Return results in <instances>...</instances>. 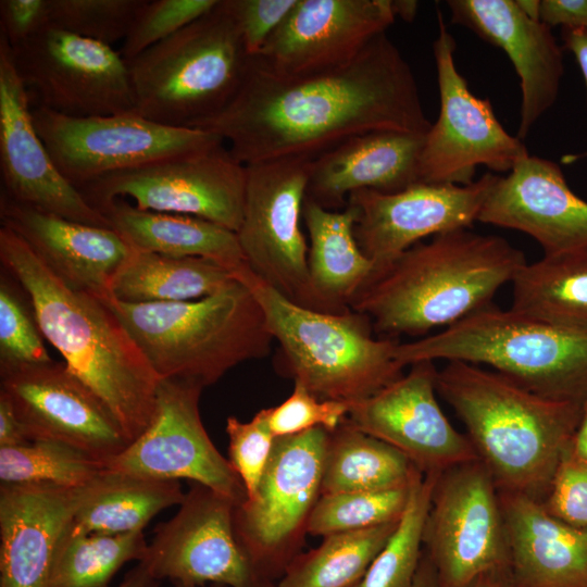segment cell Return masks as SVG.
Listing matches in <instances>:
<instances>
[{"label":"cell","instance_id":"obj_24","mask_svg":"<svg viewBox=\"0 0 587 587\" xmlns=\"http://www.w3.org/2000/svg\"><path fill=\"white\" fill-rule=\"evenodd\" d=\"M451 22L499 47L520 78L516 137L524 139L557 101L564 74L562 47L551 27L527 16L515 0H449Z\"/></svg>","mask_w":587,"mask_h":587},{"label":"cell","instance_id":"obj_5","mask_svg":"<svg viewBox=\"0 0 587 587\" xmlns=\"http://www.w3.org/2000/svg\"><path fill=\"white\" fill-rule=\"evenodd\" d=\"M103 300L160 379L204 388L234 366L266 357L274 340L260 303L237 278L213 295L190 301Z\"/></svg>","mask_w":587,"mask_h":587},{"label":"cell","instance_id":"obj_12","mask_svg":"<svg viewBox=\"0 0 587 587\" xmlns=\"http://www.w3.org/2000/svg\"><path fill=\"white\" fill-rule=\"evenodd\" d=\"M433 45L439 89V115L425 134L419 182L470 185L478 165L511 171L528 153L498 121L489 99L472 93L454 63L455 41L438 12Z\"/></svg>","mask_w":587,"mask_h":587},{"label":"cell","instance_id":"obj_33","mask_svg":"<svg viewBox=\"0 0 587 587\" xmlns=\"http://www.w3.org/2000/svg\"><path fill=\"white\" fill-rule=\"evenodd\" d=\"M421 474L402 452L346 417L328 435L321 496L409 487Z\"/></svg>","mask_w":587,"mask_h":587},{"label":"cell","instance_id":"obj_40","mask_svg":"<svg viewBox=\"0 0 587 587\" xmlns=\"http://www.w3.org/2000/svg\"><path fill=\"white\" fill-rule=\"evenodd\" d=\"M146 0H49L48 23L105 45L124 40Z\"/></svg>","mask_w":587,"mask_h":587},{"label":"cell","instance_id":"obj_56","mask_svg":"<svg viewBox=\"0 0 587 587\" xmlns=\"http://www.w3.org/2000/svg\"><path fill=\"white\" fill-rule=\"evenodd\" d=\"M520 9L530 18L539 20L540 0H515Z\"/></svg>","mask_w":587,"mask_h":587},{"label":"cell","instance_id":"obj_22","mask_svg":"<svg viewBox=\"0 0 587 587\" xmlns=\"http://www.w3.org/2000/svg\"><path fill=\"white\" fill-rule=\"evenodd\" d=\"M395 17L391 0H297L254 58L278 76L332 70L353 60Z\"/></svg>","mask_w":587,"mask_h":587},{"label":"cell","instance_id":"obj_43","mask_svg":"<svg viewBox=\"0 0 587 587\" xmlns=\"http://www.w3.org/2000/svg\"><path fill=\"white\" fill-rule=\"evenodd\" d=\"M226 433L228 461L241 478L249 499L258 488L276 439L267 422V410L259 411L249 422L228 416Z\"/></svg>","mask_w":587,"mask_h":587},{"label":"cell","instance_id":"obj_3","mask_svg":"<svg viewBox=\"0 0 587 587\" xmlns=\"http://www.w3.org/2000/svg\"><path fill=\"white\" fill-rule=\"evenodd\" d=\"M525 263L524 253L500 236L450 230L376 271L350 309L366 316L380 337L425 335L491 304Z\"/></svg>","mask_w":587,"mask_h":587},{"label":"cell","instance_id":"obj_47","mask_svg":"<svg viewBox=\"0 0 587 587\" xmlns=\"http://www.w3.org/2000/svg\"><path fill=\"white\" fill-rule=\"evenodd\" d=\"M49 0H1L0 35L15 49L36 36L48 23Z\"/></svg>","mask_w":587,"mask_h":587},{"label":"cell","instance_id":"obj_19","mask_svg":"<svg viewBox=\"0 0 587 587\" xmlns=\"http://www.w3.org/2000/svg\"><path fill=\"white\" fill-rule=\"evenodd\" d=\"M0 394L34 440H53L105 462L129 444L105 404L65 363L0 370Z\"/></svg>","mask_w":587,"mask_h":587},{"label":"cell","instance_id":"obj_37","mask_svg":"<svg viewBox=\"0 0 587 587\" xmlns=\"http://www.w3.org/2000/svg\"><path fill=\"white\" fill-rule=\"evenodd\" d=\"M104 463L70 445L34 440L0 448V479L9 485L80 487L97 479Z\"/></svg>","mask_w":587,"mask_h":587},{"label":"cell","instance_id":"obj_51","mask_svg":"<svg viewBox=\"0 0 587 587\" xmlns=\"http://www.w3.org/2000/svg\"><path fill=\"white\" fill-rule=\"evenodd\" d=\"M463 587H513L509 569L484 572Z\"/></svg>","mask_w":587,"mask_h":587},{"label":"cell","instance_id":"obj_44","mask_svg":"<svg viewBox=\"0 0 587 587\" xmlns=\"http://www.w3.org/2000/svg\"><path fill=\"white\" fill-rule=\"evenodd\" d=\"M350 403L320 400L304 386L294 383L291 395L280 404L268 408L267 422L275 437L300 434L316 427L332 432L347 417Z\"/></svg>","mask_w":587,"mask_h":587},{"label":"cell","instance_id":"obj_46","mask_svg":"<svg viewBox=\"0 0 587 587\" xmlns=\"http://www.w3.org/2000/svg\"><path fill=\"white\" fill-rule=\"evenodd\" d=\"M245 48L258 55L297 3V0H226Z\"/></svg>","mask_w":587,"mask_h":587},{"label":"cell","instance_id":"obj_52","mask_svg":"<svg viewBox=\"0 0 587 587\" xmlns=\"http://www.w3.org/2000/svg\"><path fill=\"white\" fill-rule=\"evenodd\" d=\"M161 580L154 578L140 563L134 566L116 587H160ZM110 587V586H109Z\"/></svg>","mask_w":587,"mask_h":587},{"label":"cell","instance_id":"obj_28","mask_svg":"<svg viewBox=\"0 0 587 587\" xmlns=\"http://www.w3.org/2000/svg\"><path fill=\"white\" fill-rule=\"evenodd\" d=\"M499 499L512 586L587 587V529L554 517L528 496L499 491Z\"/></svg>","mask_w":587,"mask_h":587},{"label":"cell","instance_id":"obj_48","mask_svg":"<svg viewBox=\"0 0 587 587\" xmlns=\"http://www.w3.org/2000/svg\"><path fill=\"white\" fill-rule=\"evenodd\" d=\"M539 20L551 28L587 30V0H540Z\"/></svg>","mask_w":587,"mask_h":587},{"label":"cell","instance_id":"obj_21","mask_svg":"<svg viewBox=\"0 0 587 587\" xmlns=\"http://www.w3.org/2000/svg\"><path fill=\"white\" fill-rule=\"evenodd\" d=\"M0 168L3 191L12 200L71 221L112 228L58 170L34 125L30 97L12 49L0 35Z\"/></svg>","mask_w":587,"mask_h":587},{"label":"cell","instance_id":"obj_58","mask_svg":"<svg viewBox=\"0 0 587 587\" xmlns=\"http://www.w3.org/2000/svg\"><path fill=\"white\" fill-rule=\"evenodd\" d=\"M360 583H361V582H360ZM360 583L354 584V585H352V586H350V587H360Z\"/></svg>","mask_w":587,"mask_h":587},{"label":"cell","instance_id":"obj_31","mask_svg":"<svg viewBox=\"0 0 587 587\" xmlns=\"http://www.w3.org/2000/svg\"><path fill=\"white\" fill-rule=\"evenodd\" d=\"M511 284L512 311L560 328L587 332V248L526 262Z\"/></svg>","mask_w":587,"mask_h":587},{"label":"cell","instance_id":"obj_53","mask_svg":"<svg viewBox=\"0 0 587 587\" xmlns=\"http://www.w3.org/2000/svg\"><path fill=\"white\" fill-rule=\"evenodd\" d=\"M572 453L587 461V401L584 402L582 416L571 444Z\"/></svg>","mask_w":587,"mask_h":587},{"label":"cell","instance_id":"obj_36","mask_svg":"<svg viewBox=\"0 0 587 587\" xmlns=\"http://www.w3.org/2000/svg\"><path fill=\"white\" fill-rule=\"evenodd\" d=\"M148 542L143 532L107 535L64 530L51 566L48 587H109L127 562H140Z\"/></svg>","mask_w":587,"mask_h":587},{"label":"cell","instance_id":"obj_8","mask_svg":"<svg viewBox=\"0 0 587 587\" xmlns=\"http://www.w3.org/2000/svg\"><path fill=\"white\" fill-rule=\"evenodd\" d=\"M251 57L226 0L126 62L134 113L192 128L221 112L239 90Z\"/></svg>","mask_w":587,"mask_h":587},{"label":"cell","instance_id":"obj_7","mask_svg":"<svg viewBox=\"0 0 587 587\" xmlns=\"http://www.w3.org/2000/svg\"><path fill=\"white\" fill-rule=\"evenodd\" d=\"M403 367L459 361L492 371L542 397L587 401V332L560 328L494 303L441 332L395 347Z\"/></svg>","mask_w":587,"mask_h":587},{"label":"cell","instance_id":"obj_50","mask_svg":"<svg viewBox=\"0 0 587 587\" xmlns=\"http://www.w3.org/2000/svg\"><path fill=\"white\" fill-rule=\"evenodd\" d=\"M562 39L578 64L587 90V30L562 29Z\"/></svg>","mask_w":587,"mask_h":587},{"label":"cell","instance_id":"obj_6","mask_svg":"<svg viewBox=\"0 0 587 587\" xmlns=\"http://www.w3.org/2000/svg\"><path fill=\"white\" fill-rule=\"evenodd\" d=\"M260 303L278 342L277 371L320 400L358 403L399 378L396 339L373 336L366 316L328 313L291 302L246 265L234 273Z\"/></svg>","mask_w":587,"mask_h":587},{"label":"cell","instance_id":"obj_41","mask_svg":"<svg viewBox=\"0 0 587 587\" xmlns=\"http://www.w3.org/2000/svg\"><path fill=\"white\" fill-rule=\"evenodd\" d=\"M218 0H146L123 40L126 62L211 11Z\"/></svg>","mask_w":587,"mask_h":587},{"label":"cell","instance_id":"obj_20","mask_svg":"<svg viewBox=\"0 0 587 587\" xmlns=\"http://www.w3.org/2000/svg\"><path fill=\"white\" fill-rule=\"evenodd\" d=\"M438 370L420 361L373 396L351 405L348 421L402 452L423 474H441L478 455L437 400Z\"/></svg>","mask_w":587,"mask_h":587},{"label":"cell","instance_id":"obj_10","mask_svg":"<svg viewBox=\"0 0 587 587\" xmlns=\"http://www.w3.org/2000/svg\"><path fill=\"white\" fill-rule=\"evenodd\" d=\"M32 116L55 166L77 189L112 173L225 145L210 132L166 126L134 112L72 117L35 107Z\"/></svg>","mask_w":587,"mask_h":587},{"label":"cell","instance_id":"obj_9","mask_svg":"<svg viewBox=\"0 0 587 587\" xmlns=\"http://www.w3.org/2000/svg\"><path fill=\"white\" fill-rule=\"evenodd\" d=\"M329 432L276 437L254 495L234 509L237 537L257 571L276 583L301 553L321 497Z\"/></svg>","mask_w":587,"mask_h":587},{"label":"cell","instance_id":"obj_26","mask_svg":"<svg viewBox=\"0 0 587 587\" xmlns=\"http://www.w3.org/2000/svg\"><path fill=\"white\" fill-rule=\"evenodd\" d=\"M0 217L68 287L100 299L133 252L112 228L84 224L18 203L1 193Z\"/></svg>","mask_w":587,"mask_h":587},{"label":"cell","instance_id":"obj_45","mask_svg":"<svg viewBox=\"0 0 587 587\" xmlns=\"http://www.w3.org/2000/svg\"><path fill=\"white\" fill-rule=\"evenodd\" d=\"M541 504L554 517L587 529V461L575 457L571 447L563 455Z\"/></svg>","mask_w":587,"mask_h":587},{"label":"cell","instance_id":"obj_27","mask_svg":"<svg viewBox=\"0 0 587 587\" xmlns=\"http://www.w3.org/2000/svg\"><path fill=\"white\" fill-rule=\"evenodd\" d=\"M425 135L377 130L349 138L309 163L305 198L333 211L360 189L390 193L419 182Z\"/></svg>","mask_w":587,"mask_h":587},{"label":"cell","instance_id":"obj_54","mask_svg":"<svg viewBox=\"0 0 587 587\" xmlns=\"http://www.w3.org/2000/svg\"><path fill=\"white\" fill-rule=\"evenodd\" d=\"M413 587H440L436 570L424 549Z\"/></svg>","mask_w":587,"mask_h":587},{"label":"cell","instance_id":"obj_55","mask_svg":"<svg viewBox=\"0 0 587 587\" xmlns=\"http://www.w3.org/2000/svg\"><path fill=\"white\" fill-rule=\"evenodd\" d=\"M417 7L419 2L413 0L392 1L395 16H400L405 22H412L414 20L417 12Z\"/></svg>","mask_w":587,"mask_h":587},{"label":"cell","instance_id":"obj_11","mask_svg":"<svg viewBox=\"0 0 587 587\" xmlns=\"http://www.w3.org/2000/svg\"><path fill=\"white\" fill-rule=\"evenodd\" d=\"M309 163L276 160L246 165L241 225L236 233L249 268L285 298L319 311L301 230Z\"/></svg>","mask_w":587,"mask_h":587},{"label":"cell","instance_id":"obj_2","mask_svg":"<svg viewBox=\"0 0 587 587\" xmlns=\"http://www.w3.org/2000/svg\"><path fill=\"white\" fill-rule=\"evenodd\" d=\"M0 260L27 292L42 336L105 404L130 444L153 417L161 379L120 320L103 299L65 285L5 226Z\"/></svg>","mask_w":587,"mask_h":587},{"label":"cell","instance_id":"obj_14","mask_svg":"<svg viewBox=\"0 0 587 587\" xmlns=\"http://www.w3.org/2000/svg\"><path fill=\"white\" fill-rule=\"evenodd\" d=\"M423 542L440 587H463L484 572L509 569L499 491L479 459L438 475Z\"/></svg>","mask_w":587,"mask_h":587},{"label":"cell","instance_id":"obj_49","mask_svg":"<svg viewBox=\"0 0 587 587\" xmlns=\"http://www.w3.org/2000/svg\"><path fill=\"white\" fill-rule=\"evenodd\" d=\"M32 442L10 401L0 394V448L25 446Z\"/></svg>","mask_w":587,"mask_h":587},{"label":"cell","instance_id":"obj_1","mask_svg":"<svg viewBox=\"0 0 587 587\" xmlns=\"http://www.w3.org/2000/svg\"><path fill=\"white\" fill-rule=\"evenodd\" d=\"M430 125L409 63L383 33L350 62L319 73L278 76L251 57L233 100L192 128L218 136L249 165L312 162L361 134L425 135Z\"/></svg>","mask_w":587,"mask_h":587},{"label":"cell","instance_id":"obj_16","mask_svg":"<svg viewBox=\"0 0 587 587\" xmlns=\"http://www.w3.org/2000/svg\"><path fill=\"white\" fill-rule=\"evenodd\" d=\"M203 387L161 379L149 426L118 454L104 462L105 471L161 480L189 479L211 488L236 504L248 496L245 485L210 439L200 417Z\"/></svg>","mask_w":587,"mask_h":587},{"label":"cell","instance_id":"obj_35","mask_svg":"<svg viewBox=\"0 0 587 587\" xmlns=\"http://www.w3.org/2000/svg\"><path fill=\"white\" fill-rule=\"evenodd\" d=\"M398 522L324 537L319 547L290 563L277 587H350L360 583Z\"/></svg>","mask_w":587,"mask_h":587},{"label":"cell","instance_id":"obj_23","mask_svg":"<svg viewBox=\"0 0 587 587\" xmlns=\"http://www.w3.org/2000/svg\"><path fill=\"white\" fill-rule=\"evenodd\" d=\"M478 222L522 232L544 254L587 248V201L551 160L525 154L497 177Z\"/></svg>","mask_w":587,"mask_h":587},{"label":"cell","instance_id":"obj_15","mask_svg":"<svg viewBox=\"0 0 587 587\" xmlns=\"http://www.w3.org/2000/svg\"><path fill=\"white\" fill-rule=\"evenodd\" d=\"M78 190L98 210L127 197L140 210L195 216L237 233L243 215L246 165L222 145L112 173Z\"/></svg>","mask_w":587,"mask_h":587},{"label":"cell","instance_id":"obj_32","mask_svg":"<svg viewBox=\"0 0 587 587\" xmlns=\"http://www.w3.org/2000/svg\"><path fill=\"white\" fill-rule=\"evenodd\" d=\"M234 279V272L210 259L133 249L110 290L125 303L180 302L213 295Z\"/></svg>","mask_w":587,"mask_h":587},{"label":"cell","instance_id":"obj_29","mask_svg":"<svg viewBox=\"0 0 587 587\" xmlns=\"http://www.w3.org/2000/svg\"><path fill=\"white\" fill-rule=\"evenodd\" d=\"M302 218L310 238L309 280L319 311H350L352 300L375 272L354 237L355 208L347 204L333 211L305 198Z\"/></svg>","mask_w":587,"mask_h":587},{"label":"cell","instance_id":"obj_34","mask_svg":"<svg viewBox=\"0 0 587 587\" xmlns=\"http://www.w3.org/2000/svg\"><path fill=\"white\" fill-rule=\"evenodd\" d=\"M185 498L179 480L143 478L104 470L97 489L68 524L76 534L142 532L158 513Z\"/></svg>","mask_w":587,"mask_h":587},{"label":"cell","instance_id":"obj_38","mask_svg":"<svg viewBox=\"0 0 587 587\" xmlns=\"http://www.w3.org/2000/svg\"><path fill=\"white\" fill-rule=\"evenodd\" d=\"M438 475L422 474L413 482L397 527L373 560L360 587H413Z\"/></svg>","mask_w":587,"mask_h":587},{"label":"cell","instance_id":"obj_25","mask_svg":"<svg viewBox=\"0 0 587 587\" xmlns=\"http://www.w3.org/2000/svg\"><path fill=\"white\" fill-rule=\"evenodd\" d=\"M100 476L70 488L1 484L0 587H48L59 541Z\"/></svg>","mask_w":587,"mask_h":587},{"label":"cell","instance_id":"obj_42","mask_svg":"<svg viewBox=\"0 0 587 587\" xmlns=\"http://www.w3.org/2000/svg\"><path fill=\"white\" fill-rule=\"evenodd\" d=\"M33 315L7 280L0 283V370L52 362Z\"/></svg>","mask_w":587,"mask_h":587},{"label":"cell","instance_id":"obj_17","mask_svg":"<svg viewBox=\"0 0 587 587\" xmlns=\"http://www.w3.org/2000/svg\"><path fill=\"white\" fill-rule=\"evenodd\" d=\"M236 503L192 483L177 513L157 525L140 563L154 578L203 586L277 587L243 550L234 525Z\"/></svg>","mask_w":587,"mask_h":587},{"label":"cell","instance_id":"obj_13","mask_svg":"<svg viewBox=\"0 0 587 587\" xmlns=\"http://www.w3.org/2000/svg\"><path fill=\"white\" fill-rule=\"evenodd\" d=\"M12 55L36 107L72 117L135 109L129 67L109 45L47 26Z\"/></svg>","mask_w":587,"mask_h":587},{"label":"cell","instance_id":"obj_18","mask_svg":"<svg viewBox=\"0 0 587 587\" xmlns=\"http://www.w3.org/2000/svg\"><path fill=\"white\" fill-rule=\"evenodd\" d=\"M497 177L486 173L470 185L417 182L390 193L353 191L347 204L358 213L355 240L379 271L428 236L471 228Z\"/></svg>","mask_w":587,"mask_h":587},{"label":"cell","instance_id":"obj_30","mask_svg":"<svg viewBox=\"0 0 587 587\" xmlns=\"http://www.w3.org/2000/svg\"><path fill=\"white\" fill-rule=\"evenodd\" d=\"M134 250L173 257H200L232 272L247 263L236 233L195 216L140 210L123 198L99 209Z\"/></svg>","mask_w":587,"mask_h":587},{"label":"cell","instance_id":"obj_4","mask_svg":"<svg viewBox=\"0 0 587 587\" xmlns=\"http://www.w3.org/2000/svg\"><path fill=\"white\" fill-rule=\"evenodd\" d=\"M437 391L466 428L499 491L542 501L571 447L580 402L542 397L479 365L450 361Z\"/></svg>","mask_w":587,"mask_h":587},{"label":"cell","instance_id":"obj_57","mask_svg":"<svg viewBox=\"0 0 587 587\" xmlns=\"http://www.w3.org/2000/svg\"><path fill=\"white\" fill-rule=\"evenodd\" d=\"M173 586L174 587H203V586H198V585H192V584H185V583H173Z\"/></svg>","mask_w":587,"mask_h":587},{"label":"cell","instance_id":"obj_39","mask_svg":"<svg viewBox=\"0 0 587 587\" xmlns=\"http://www.w3.org/2000/svg\"><path fill=\"white\" fill-rule=\"evenodd\" d=\"M412 484L388 490L322 495L310 515L308 534L326 537L398 521Z\"/></svg>","mask_w":587,"mask_h":587}]
</instances>
